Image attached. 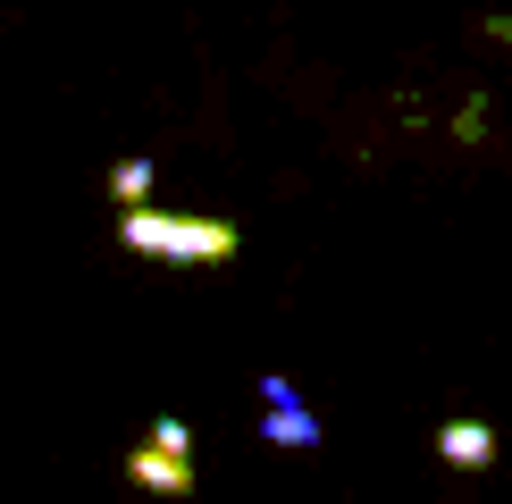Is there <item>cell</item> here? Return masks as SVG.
Returning <instances> with one entry per match:
<instances>
[{"label":"cell","mask_w":512,"mask_h":504,"mask_svg":"<svg viewBox=\"0 0 512 504\" xmlns=\"http://www.w3.org/2000/svg\"><path fill=\"white\" fill-rule=\"evenodd\" d=\"M454 143H487V101L471 93V110H454Z\"/></svg>","instance_id":"6"},{"label":"cell","mask_w":512,"mask_h":504,"mask_svg":"<svg viewBox=\"0 0 512 504\" xmlns=\"http://www.w3.org/2000/svg\"><path fill=\"white\" fill-rule=\"evenodd\" d=\"M152 177H160V168L135 152V160H118V168H110L101 185H110V202H118V210H135V202H152Z\"/></svg>","instance_id":"5"},{"label":"cell","mask_w":512,"mask_h":504,"mask_svg":"<svg viewBox=\"0 0 512 504\" xmlns=\"http://www.w3.org/2000/svg\"><path fill=\"white\" fill-rule=\"evenodd\" d=\"M437 462H445V471H487V462H496V429L471 420V412L445 420V429H437Z\"/></svg>","instance_id":"4"},{"label":"cell","mask_w":512,"mask_h":504,"mask_svg":"<svg viewBox=\"0 0 512 504\" xmlns=\"http://www.w3.org/2000/svg\"><path fill=\"white\" fill-rule=\"evenodd\" d=\"M261 437L269 446H319V420L303 412V395H294V378H261Z\"/></svg>","instance_id":"3"},{"label":"cell","mask_w":512,"mask_h":504,"mask_svg":"<svg viewBox=\"0 0 512 504\" xmlns=\"http://www.w3.org/2000/svg\"><path fill=\"white\" fill-rule=\"evenodd\" d=\"M126 479H135L143 496H202V471H194V454L160 446V437H143V446H126Z\"/></svg>","instance_id":"2"},{"label":"cell","mask_w":512,"mask_h":504,"mask_svg":"<svg viewBox=\"0 0 512 504\" xmlns=\"http://www.w3.org/2000/svg\"><path fill=\"white\" fill-rule=\"evenodd\" d=\"M152 437H160V446H177V454H194V429H185V420H152Z\"/></svg>","instance_id":"7"},{"label":"cell","mask_w":512,"mask_h":504,"mask_svg":"<svg viewBox=\"0 0 512 504\" xmlns=\"http://www.w3.org/2000/svg\"><path fill=\"white\" fill-rule=\"evenodd\" d=\"M118 244L143 252V261H168V269H219V261L244 252V227L236 219H202V210L177 219V210L135 202V210H118Z\"/></svg>","instance_id":"1"}]
</instances>
